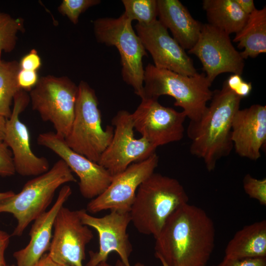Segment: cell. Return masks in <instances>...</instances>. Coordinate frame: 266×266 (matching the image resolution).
I'll use <instances>...</instances> for the list:
<instances>
[{"label":"cell","instance_id":"obj_22","mask_svg":"<svg viewBox=\"0 0 266 266\" xmlns=\"http://www.w3.org/2000/svg\"><path fill=\"white\" fill-rule=\"evenodd\" d=\"M233 42L238 43L244 59L256 58L266 53V7L256 9L249 15L243 28L235 35Z\"/></svg>","mask_w":266,"mask_h":266},{"label":"cell","instance_id":"obj_6","mask_svg":"<svg viewBox=\"0 0 266 266\" xmlns=\"http://www.w3.org/2000/svg\"><path fill=\"white\" fill-rule=\"evenodd\" d=\"M72 124L65 141L72 150L98 163L110 144L114 130L107 126L104 130L99 101L95 92L88 84L81 81Z\"/></svg>","mask_w":266,"mask_h":266},{"label":"cell","instance_id":"obj_38","mask_svg":"<svg viewBox=\"0 0 266 266\" xmlns=\"http://www.w3.org/2000/svg\"><path fill=\"white\" fill-rule=\"evenodd\" d=\"M15 193L12 191L0 192V202L13 196Z\"/></svg>","mask_w":266,"mask_h":266},{"label":"cell","instance_id":"obj_9","mask_svg":"<svg viewBox=\"0 0 266 266\" xmlns=\"http://www.w3.org/2000/svg\"><path fill=\"white\" fill-rule=\"evenodd\" d=\"M112 124L115 126L112 140L98 164L114 177L132 164L149 157L156 153L157 148L142 137L135 138L132 113L128 111H118Z\"/></svg>","mask_w":266,"mask_h":266},{"label":"cell","instance_id":"obj_33","mask_svg":"<svg viewBox=\"0 0 266 266\" xmlns=\"http://www.w3.org/2000/svg\"><path fill=\"white\" fill-rule=\"evenodd\" d=\"M217 266H266V257L231 260L224 258Z\"/></svg>","mask_w":266,"mask_h":266},{"label":"cell","instance_id":"obj_13","mask_svg":"<svg viewBox=\"0 0 266 266\" xmlns=\"http://www.w3.org/2000/svg\"><path fill=\"white\" fill-rule=\"evenodd\" d=\"M158 162L159 157L155 153L143 161L130 165L113 177L103 193L88 202L86 211L92 214L106 210L130 212L139 186L154 172Z\"/></svg>","mask_w":266,"mask_h":266},{"label":"cell","instance_id":"obj_20","mask_svg":"<svg viewBox=\"0 0 266 266\" xmlns=\"http://www.w3.org/2000/svg\"><path fill=\"white\" fill-rule=\"evenodd\" d=\"M158 20L185 50L197 42L202 24L178 0H157Z\"/></svg>","mask_w":266,"mask_h":266},{"label":"cell","instance_id":"obj_12","mask_svg":"<svg viewBox=\"0 0 266 266\" xmlns=\"http://www.w3.org/2000/svg\"><path fill=\"white\" fill-rule=\"evenodd\" d=\"M94 237L89 227L83 224L79 210L63 206L54 220L48 255L54 261L70 266H83L86 245Z\"/></svg>","mask_w":266,"mask_h":266},{"label":"cell","instance_id":"obj_30","mask_svg":"<svg viewBox=\"0 0 266 266\" xmlns=\"http://www.w3.org/2000/svg\"><path fill=\"white\" fill-rule=\"evenodd\" d=\"M39 78L37 71L20 69L17 80L21 90L31 91L37 83Z\"/></svg>","mask_w":266,"mask_h":266},{"label":"cell","instance_id":"obj_10","mask_svg":"<svg viewBox=\"0 0 266 266\" xmlns=\"http://www.w3.org/2000/svg\"><path fill=\"white\" fill-rule=\"evenodd\" d=\"M188 53L199 58L211 83L221 73L241 75L243 72L244 59L233 45L230 35L208 23L202 24L199 38Z\"/></svg>","mask_w":266,"mask_h":266},{"label":"cell","instance_id":"obj_18","mask_svg":"<svg viewBox=\"0 0 266 266\" xmlns=\"http://www.w3.org/2000/svg\"><path fill=\"white\" fill-rule=\"evenodd\" d=\"M231 139L240 157L259 159L266 142V106L257 104L239 109L233 119Z\"/></svg>","mask_w":266,"mask_h":266},{"label":"cell","instance_id":"obj_4","mask_svg":"<svg viewBox=\"0 0 266 266\" xmlns=\"http://www.w3.org/2000/svg\"><path fill=\"white\" fill-rule=\"evenodd\" d=\"M211 83L204 73L188 76L156 67L149 64L144 69L141 99H158L163 95L174 99V106L182 108L190 121L201 116L212 95Z\"/></svg>","mask_w":266,"mask_h":266},{"label":"cell","instance_id":"obj_2","mask_svg":"<svg viewBox=\"0 0 266 266\" xmlns=\"http://www.w3.org/2000/svg\"><path fill=\"white\" fill-rule=\"evenodd\" d=\"M241 100L224 82L221 89L213 91L210 103L201 117L189 124L190 152L203 160L208 171H213L217 162L229 155L233 148L232 124Z\"/></svg>","mask_w":266,"mask_h":266},{"label":"cell","instance_id":"obj_23","mask_svg":"<svg viewBox=\"0 0 266 266\" xmlns=\"http://www.w3.org/2000/svg\"><path fill=\"white\" fill-rule=\"evenodd\" d=\"M202 7L208 24L229 35L240 31L249 16L235 0H204Z\"/></svg>","mask_w":266,"mask_h":266},{"label":"cell","instance_id":"obj_17","mask_svg":"<svg viewBox=\"0 0 266 266\" xmlns=\"http://www.w3.org/2000/svg\"><path fill=\"white\" fill-rule=\"evenodd\" d=\"M134 27L155 66L188 76L198 73L185 50L158 19L148 25L137 23Z\"/></svg>","mask_w":266,"mask_h":266},{"label":"cell","instance_id":"obj_27","mask_svg":"<svg viewBox=\"0 0 266 266\" xmlns=\"http://www.w3.org/2000/svg\"><path fill=\"white\" fill-rule=\"evenodd\" d=\"M100 2L99 0H63L58 7V11L73 24H76L81 13Z\"/></svg>","mask_w":266,"mask_h":266},{"label":"cell","instance_id":"obj_37","mask_svg":"<svg viewBox=\"0 0 266 266\" xmlns=\"http://www.w3.org/2000/svg\"><path fill=\"white\" fill-rule=\"evenodd\" d=\"M6 119L4 117L0 115V142L3 140Z\"/></svg>","mask_w":266,"mask_h":266},{"label":"cell","instance_id":"obj_25","mask_svg":"<svg viewBox=\"0 0 266 266\" xmlns=\"http://www.w3.org/2000/svg\"><path fill=\"white\" fill-rule=\"evenodd\" d=\"M124 14L132 21L137 20V24L148 25L158 17L157 0H123Z\"/></svg>","mask_w":266,"mask_h":266},{"label":"cell","instance_id":"obj_36","mask_svg":"<svg viewBox=\"0 0 266 266\" xmlns=\"http://www.w3.org/2000/svg\"><path fill=\"white\" fill-rule=\"evenodd\" d=\"M34 266H70L58 263L49 256L47 253L44 254Z\"/></svg>","mask_w":266,"mask_h":266},{"label":"cell","instance_id":"obj_3","mask_svg":"<svg viewBox=\"0 0 266 266\" xmlns=\"http://www.w3.org/2000/svg\"><path fill=\"white\" fill-rule=\"evenodd\" d=\"M188 201L177 179L154 172L136 191L130 211L131 222L139 233L155 238L169 216Z\"/></svg>","mask_w":266,"mask_h":266},{"label":"cell","instance_id":"obj_39","mask_svg":"<svg viewBox=\"0 0 266 266\" xmlns=\"http://www.w3.org/2000/svg\"><path fill=\"white\" fill-rule=\"evenodd\" d=\"M115 266H125L120 260H117ZM133 266H146L144 264L137 262L134 264Z\"/></svg>","mask_w":266,"mask_h":266},{"label":"cell","instance_id":"obj_1","mask_svg":"<svg viewBox=\"0 0 266 266\" xmlns=\"http://www.w3.org/2000/svg\"><path fill=\"white\" fill-rule=\"evenodd\" d=\"M155 238V257L169 266H206L215 246V229L203 209L187 203L169 216Z\"/></svg>","mask_w":266,"mask_h":266},{"label":"cell","instance_id":"obj_31","mask_svg":"<svg viewBox=\"0 0 266 266\" xmlns=\"http://www.w3.org/2000/svg\"><path fill=\"white\" fill-rule=\"evenodd\" d=\"M21 69L37 71L41 66V60L37 51L33 49L19 62Z\"/></svg>","mask_w":266,"mask_h":266},{"label":"cell","instance_id":"obj_8","mask_svg":"<svg viewBox=\"0 0 266 266\" xmlns=\"http://www.w3.org/2000/svg\"><path fill=\"white\" fill-rule=\"evenodd\" d=\"M78 93V85L68 77L47 75L39 78L29 96L32 109L65 138L74 119Z\"/></svg>","mask_w":266,"mask_h":266},{"label":"cell","instance_id":"obj_24","mask_svg":"<svg viewBox=\"0 0 266 266\" xmlns=\"http://www.w3.org/2000/svg\"><path fill=\"white\" fill-rule=\"evenodd\" d=\"M20 69L17 61H5L0 58V115L6 119L11 114L12 100L21 90L17 80Z\"/></svg>","mask_w":266,"mask_h":266},{"label":"cell","instance_id":"obj_29","mask_svg":"<svg viewBox=\"0 0 266 266\" xmlns=\"http://www.w3.org/2000/svg\"><path fill=\"white\" fill-rule=\"evenodd\" d=\"M15 173L11 151L4 142H0V175L11 176Z\"/></svg>","mask_w":266,"mask_h":266},{"label":"cell","instance_id":"obj_34","mask_svg":"<svg viewBox=\"0 0 266 266\" xmlns=\"http://www.w3.org/2000/svg\"><path fill=\"white\" fill-rule=\"evenodd\" d=\"M10 236L5 231L0 230V266H6L5 251L9 243Z\"/></svg>","mask_w":266,"mask_h":266},{"label":"cell","instance_id":"obj_42","mask_svg":"<svg viewBox=\"0 0 266 266\" xmlns=\"http://www.w3.org/2000/svg\"><path fill=\"white\" fill-rule=\"evenodd\" d=\"M6 266H16L15 265H7Z\"/></svg>","mask_w":266,"mask_h":266},{"label":"cell","instance_id":"obj_5","mask_svg":"<svg viewBox=\"0 0 266 266\" xmlns=\"http://www.w3.org/2000/svg\"><path fill=\"white\" fill-rule=\"evenodd\" d=\"M76 182L72 171L60 159L47 172L27 181L19 193L0 202V213H10L16 219L12 235H22L29 225L46 211L58 188Z\"/></svg>","mask_w":266,"mask_h":266},{"label":"cell","instance_id":"obj_11","mask_svg":"<svg viewBox=\"0 0 266 266\" xmlns=\"http://www.w3.org/2000/svg\"><path fill=\"white\" fill-rule=\"evenodd\" d=\"M83 224L93 228L98 233L99 248L98 251H90V259L85 266H97L106 261L109 254L116 252L125 266H131L130 257L133 246L127 233V228L131 222L130 212L111 211L101 217L89 214L86 209L79 210Z\"/></svg>","mask_w":266,"mask_h":266},{"label":"cell","instance_id":"obj_14","mask_svg":"<svg viewBox=\"0 0 266 266\" xmlns=\"http://www.w3.org/2000/svg\"><path fill=\"white\" fill-rule=\"evenodd\" d=\"M132 116L134 129L156 148L183 137L186 114L163 106L157 99H141Z\"/></svg>","mask_w":266,"mask_h":266},{"label":"cell","instance_id":"obj_7","mask_svg":"<svg viewBox=\"0 0 266 266\" xmlns=\"http://www.w3.org/2000/svg\"><path fill=\"white\" fill-rule=\"evenodd\" d=\"M132 22L124 13L118 18H100L93 22L94 32L98 42L117 49L123 79L141 98L144 71L142 59L147 54Z\"/></svg>","mask_w":266,"mask_h":266},{"label":"cell","instance_id":"obj_26","mask_svg":"<svg viewBox=\"0 0 266 266\" xmlns=\"http://www.w3.org/2000/svg\"><path fill=\"white\" fill-rule=\"evenodd\" d=\"M24 31L22 18H15L0 11V58L2 52L9 53L16 44L17 34Z\"/></svg>","mask_w":266,"mask_h":266},{"label":"cell","instance_id":"obj_40","mask_svg":"<svg viewBox=\"0 0 266 266\" xmlns=\"http://www.w3.org/2000/svg\"><path fill=\"white\" fill-rule=\"evenodd\" d=\"M97 266H112L106 261H103L99 263Z\"/></svg>","mask_w":266,"mask_h":266},{"label":"cell","instance_id":"obj_41","mask_svg":"<svg viewBox=\"0 0 266 266\" xmlns=\"http://www.w3.org/2000/svg\"><path fill=\"white\" fill-rule=\"evenodd\" d=\"M156 258L160 260L163 266H169L162 258L160 257H157Z\"/></svg>","mask_w":266,"mask_h":266},{"label":"cell","instance_id":"obj_32","mask_svg":"<svg viewBox=\"0 0 266 266\" xmlns=\"http://www.w3.org/2000/svg\"><path fill=\"white\" fill-rule=\"evenodd\" d=\"M225 82L230 90L240 98L242 97L247 91V83L239 74H232Z\"/></svg>","mask_w":266,"mask_h":266},{"label":"cell","instance_id":"obj_15","mask_svg":"<svg viewBox=\"0 0 266 266\" xmlns=\"http://www.w3.org/2000/svg\"><path fill=\"white\" fill-rule=\"evenodd\" d=\"M13 100L11 114L6 119L3 142L11 150L16 172L22 176H36L50 168L47 159L37 156L32 150L29 129L19 118L29 104L30 96L21 90Z\"/></svg>","mask_w":266,"mask_h":266},{"label":"cell","instance_id":"obj_19","mask_svg":"<svg viewBox=\"0 0 266 266\" xmlns=\"http://www.w3.org/2000/svg\"><path fill=\"white\" fill-rule=\"evenodd\" d=\"M71 194V187L64 185L51 208L33 221L29 233V242L26 247L13 253L17 266H34L45 252L48 251L56 216Z\"/></svg>","mask_w":266,"mask_h":266},{"label":"cell","instance_id":"obj_35","mask_svg":"<svg viewBox=\"0 0 266 266\" xmlns=\"http://www.w3.org/2000/svg\"><path fill=\"white\" fill-rule=\"evenodd\" d=\"M235 0L240 8L248 15H250L256 9L253 0Z\"/></svg>","mask_w":266,"mask_h":266},{"label":"cell","instance_id":"obj_16","mask_svg":"<svg viewBox=\"0 0 266 266\" xmlns=\"http://www.w3.org/2000/svg\"><path fill=\"white\" fill-rule=\"evenodd\" d=\"M38 144L46 147L58 155L78 177L79 191L82 197L93 199L103 193L113 177L103 166L72 150L65 138L56 133H40Z\"/></svg>","mask_w":266,"mask_h":266},{"label":"cell","instance_id":"obj_21","mask_svg":"<svg viewBox=\"0 0 266 266\" xmlns=\"http://www.w3.org/2000/svg\"><path fill=\"white\" fill-rule=\"evenodd\" d=\"M266 257V221L246 225L228 243L224 258L231 260Z\"/></svg>","mask_w":266,"mask_h":266},{"label":"cell","instance_id":"obj_28","mask_svg":"<svg viewBox=\"0 0 266 266\" xmlns=\"http://www.w3.org/2000/svg\"><path fill=\"white\" fill-rule=\"evenodd\" d=\"M243 187L250 198L256 200L261 205H266V178L258 179L247 174L243 179Z\"/></svg>","mask_w":266,"mask_h":266}]
</instances>
